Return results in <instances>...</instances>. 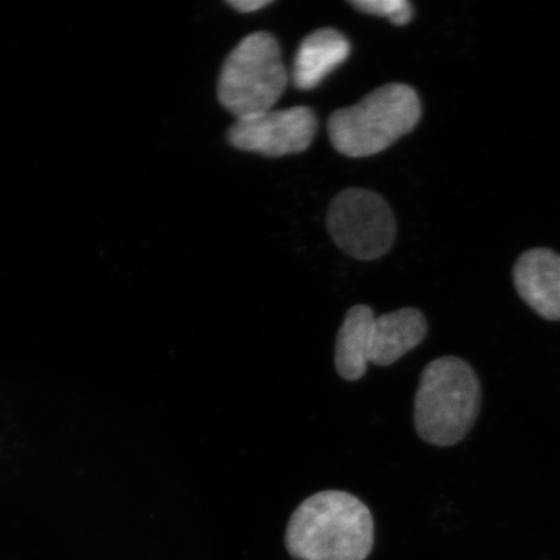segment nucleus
Returning <instances> with one entry per match:
<instances>
[{"label": "nucleus", "mask_w": 560, "mask_h": 560, "mask_svg": "<svg viewBox=\"0 0 560 560\" xmlns=\"http://www.w3.org/2000/svg\"><path fill=\"white\" fill-rule=\"evenodd\" d=\"M374 546V520L355 495L324 490L292 514L285 548L299 560H365Z\"/></svg>", "instance_id": "f257e3e1"}, {"label": "nucleus", "mask_w": 560, "mask_h": 560, "mask_svg": "<svg viewBox=\"0 0 560 560\" xmlns=\"http://www.w3.org/2000/svg\"><path fill=\"white\" fill-rule=\"evenodd\" d=\"M332 241L350 257L374 261L387 255L396 240V220L388 202L366 188H347L327 213Z\"/></svg>", "instance_id": "423d86ee"}, {"label": "nucleus", "mask_w": 560, "mask_h": 560, "mask_svg": "<svg viewBox=\"0 0 560 560\" xmlns=\"http://www.w3.org/2000/svg\"><path fill=\"white\" fill-rule=\"evenodd\" d=\"M517 293L530 310L548 320H560V255L548 248L525 252L514 266Z\"/></svg>", "instance_id": "6e6552de"}, {"label": "nucleus", "mask_w": 560, "mask_h": 560, "mask_svg": "<svg viewBox=\"0 0 560 560\" xmlns=\"http://www.w3.org/2000/svg\"><path fill=\"white\" fill-rule=\"evenodd\" d=\"M481 385L470 363L445 355L423 370L415 401V423L425 443H460L479 417Z\"/></svg>", "instance_id": "f03ea898"}, {"label": "nucleus", "mask_w": 560, "mask_h": 560, "mask_svg": "<svg viewBox=\"0 0 560 560\" xmlns=\"http://www.w3.org/2000/svg\"><path fill=\"white\" fill-rule=\"evenodd\" d=\"M349 4L366 15L387 18L396 26L409 24L415 16V9L406 0H350Z\"/></svg>", "instance_id": "9d476101"}, {"label": "nucleus", "mask_w": 560, "mask_h": 560, "mask_svg": "<svg viewBox=\"0 0 560 560\" xmlns=\"http://www.w3.org/2000/svg\"><path fill=\"white\" fill-rule=\"evenodd\" d=\"M422 103L405 83H388L352 107L335 110L327 130L334 149L347 158L377 155L417 128Z\"/></svg>", "instance_id": "20e7f679"}, {"label": "nucleus", "mask_w": 560, "mask_h": 560, "mask_svg": "<svg viewBox=\"0 0 560 560\" xmlns=\"http://www.w3.org/2000/svg\"><path fill=\"white\" fill-rule=\"evenodd\" d=\"M349 54V40L339 31L324 27L311 33L298 48L291 74L293 85L303 91L317 88Z\"/></svg>", "instance_id": "1a4fd4ad"}, {"label": "nucleus", "mask_w": 560, "mask_h": 560, "mask_svg": "<svg viewBox=\"0 0 560 560\" xmlns=\"http://www.w3.org/2000/svg\"><path fill=\"white\" fill-rule=\"evenodd\" d=\"M289 82L275 35L255 32L242 39L223 62L217 96L222 107L241 120L272 110Z\"/></svg>", "instance_id": "39448f33"}, {"label": "nucleus", "mask_w": 560, "mask_h": 560, "mask_svg": "<svg viewBox=\"0 0 560 560\" xmlns=\"http://www.w3.org/2000/svg\"><path fill=\"white\" fill-rule=\"evenodd\" d=\"M272 3V0H230L229 5L237 12L250 13L265 9Z\"/></svg>", "instance_id": "9b49d317"}, {"label": "nucleus", "mask_w": 560, "mask_h": 560, "mask_svg": "<svg viewBox=\"0 0 560 560\" xmlns=\"http://www.w3.org/2000/svg\"><path fill=\"white\" fill-rule=\"evenodd\" d=\"M429 331L416 307L377 315L368 305L350 307L336 338L335 366L342 380L365 376L370 363L389 366L422 342Z\"/></svg>", "instance_id": "7ed1b4c3"}, {"label": "nucleus", "mask_w": 560, "mask_h": 560, "mask_svg": "<svg viewBox=\"0 0 560 560\" xmlns=\"http://www.w3.org/2000/svg\"><path fill=\"white\" fill-rule=\"evenodd\" d=\"M317 129L318 120L314 110L299 105L241 118L229 129L228 140L236 150L282 158L310 149Z\"/></svg>", "instance_id": "0eeeda50"}]
</instances>
